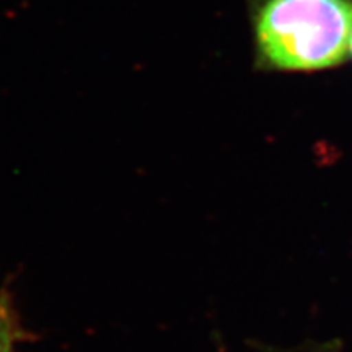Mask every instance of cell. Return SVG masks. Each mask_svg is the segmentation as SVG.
<instances>
[{"label":"cell","mask_w":352,"mask_h":352,"mask_svg":"<svg viewBox=\"0 0 352 352\" xmlns=\"http://www.w3.org/2000/svg\"><path fill=\"white\" fill-rule=\"evenodd\" d=\"M254 43L266 67L316 72L346 60L352 0H263L253 16Z\"/></svg>","instance_id":"1"},{"label":"cell","mask_w":352,"mask_h":352,"mask_svg":"<svg viewBox=\"0 0 352 352\" xmlns=\"http://www.w3.org/2000/svg\"><path fill=\"white\" fill-rule=\"evenodd\" d=\"M0 352H13L12 314L0 305Z\"/></svg>","instance_id":"2"},{"label":"cell","mask_w":352,"mask_h":352,"mask_svg":"<svg viewBox=\"0 0 352 352\" xmlns=\"http://www.w3.org/2000/svg\"><path fill=\"white\" fill-rule=\"evenodd\" d=\"M349 52H351V56H352V36H351V46H349Z\"/></svg>","instance_id":"3"}]
</instances>
